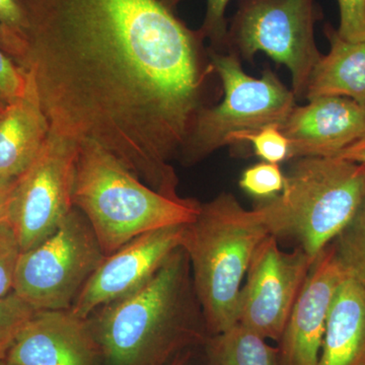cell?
I'll use <instances>...</instances> for the list:
<instances>
[{
    "label": "cell",
    "mask_w": 365,
    "mask_h": 365,
    "mask_svg": "<svg viewBox=\"0 0 365 365\" xmlns=\"http://www.w3.org/2000/svg\"><path fill=\"white\" fill-rule=\"evenodd\" d=\"M13 58L32 76L50 131L90 141L170 198L215 67L200 30L160 0H24Z\"/></svg>",
    "instance_id": "obj_1"
},
{
    "label": "cell",
    "mask_w": 365,
    "mask_h": 365,
    "mask_svg": "<svg viewBox=\"0 0 365 365\" xmlns=\"http://www.w3.org/2000/svg\"><path fill=\"white\" fill-rule=\"evenodd\" d=\"M88 319L101 365H170L209 336L182 247L145 284Z\"/></svg>",
    "instance_id": "obj_2"
},
{
    "label": "cell",
    "mask_w": 365,
    "mask_h": 365,
    "mask_svg": "<svg viewBox=\"0 0 365 365\" xmlns=\"http://www.w3.org/2000/svg\"><path fill=\"white\" fill-rule=\"evenodd\" d=\"M270 235L256 209L247 210L232 194L200 203L195 220L185 227L182 248L208 335L237 324L242 280L253 255Z\"/></svg>",
    "instance_id": "obj_3"
},
{
    "label": "cell",
    "mask_w": 365,
    "mask_h": 365,
    "mask_svg": "<svg viewBox=\"0 0 365 365\" xmlns=\"http://www.w3.org/2000/svg\"><path fill=\"white\" fill-rule=\"evenodd\" d=\"M73 207L90 222L106 256L138 235L160 228L189 225L200 202L170 198L144 184L97 144H78Z\"/></svg>",
    "instance_id": "obj_4"
},
{
    "label": "cell",
    "mask_w": 365,
    "mask_h": 365,
    "mask_svg": "<svg viewBox=\"0 0 365 365\" xmlns=\"http://www.w3.org/2000/svg\"><path fill=\"white\" fill-rule=\"evenodd\" d=\"M365 200V167L339 157L292 160L277 196L256 206L269 234L316 259Z\"/></svg>",
    "instance_id": "obj_5"
},
{
    "label": "cell",
    "mask_w": 365,
    "mask_h": 365,
    "mask_svg": "<svg viewBox=\"0 0 365 365\" xmlns=\"http://www.w3.org/2000/svg\"><path fill=\"white\" fill-rule=\"evenodd\" d=\"M208 56L222 81L223 98L220 104L207 106L197 115L180 155L182 165H195L230 145L235 134L270 125L280 126L297 106L292 91L271 69L256 78L244 71L240 57L234 53L208 48Z\"/></svg>",
    "instance_id": "obj_6"
},
{
    "label": "cell",
    "mask_w": 365,
    "mask_h": 365,
    "mask_svg": "<svg viewBox=\"0 0 365 365\" xmlns=\"http://www.w3.org/2000/svg\"><path fill=\"white\" fill-rule=\"evenodd\" d=\"M323 19L317 0H239L227 26L228 52L252 61L264 52L287 67L295 98L304 100L312 72L322 58L314 25Z\"/></svg>",
    "instance_id": "obj_7"
},
{
    "label": "cell",
    "mask_w": 365,
    "mask_h": 365,
    "mask_svg": "<svg viewBox=\"0 0 365 365\" xmlns=\"http://www.w3.org/2000/svg\"><path fill=\"white\" fill-rule=\"evenodd\" d=\"M105 257L90 222L73 207L53 234L21 253L14 292L37 311L71 309Z\"/></svg>",
    "instance_id": "obj_8"
},
{
    "label": "cell",
    "mask_w": 365,
    "mask_h": 365,
    "mask_svg": "<svg viewBox=\"0 0 365 365\" xmlns=\"http://www.w3.org/2000/svg\"><path fill=\"white\" fill-rule=\"evenodd\" d=\"M78 153V143L50 131L38 157L16 178L9 223L21 253L53 234L73 208Z\"/></svg>",
    "instance_id": "obj_9"
},
{
    "label": "cell",
    "mask_w": 365,
    "mask_h": 365,
    "mask_svg": "<svg viewBox=\"0 0 365 365\" xmlns=\"http://www.w3.org/2000/svg\"><path fill=\"white\" fill-rule=\"evenodd\" d=\"M316 259L300 248L284 252L268 235L253 255L240 292L237 323L279 343Z\"/></svg>",
    "instance_id": "obj_10"
},
{
    "label": "cell",
    "mask_w": 365,
    "mask_h": 365,
    "mask_svg": "<svg viewBox=\"0 0 365 365\" xmlns=\"http://www.w3.org/2000/svg\"><path fill=\"white\" fill-rule=\"evenodd\" d=\"M186 225L145 232L106 256L74 300L71 311L88 319L101 307L143 287L181 248Z\"/></svg>",
    "instance_id": "obj_11"
},
{
    "label": "cell",
    "mask_w": 365,
    "mask_h": 365,
    "mask_svg": "<svg viewBox=\"0 0 365 365\" xmlns=\"http://www.w3.org/2000/svg\"><path fill=\"white\" fill-rule=\"evenodd\" d=\"M346 273L329 245L314 260L279 341L280 365H318L327 319Z\"/></svg>",
    "instance_id": "obj_12"
},
{
    "label": "cell",
    "mask_w": 365,
    "mask_h": 365,
    "mask_svg": "<svg viewBox=\"0 0 365 365\" xmlns=\"http://www.w3.org/2000/svg\"><path fill=\"white\" fill-rule=\"evenodd\" d=\"M6 365H101L88 319L68 309H40L19 334Z\"/></svg>",
    "instance_id": "obj_13"
},
{
    "label": "cell",
    "mask_w": 365,
    "mask_h": 365,
    "mask_svg": "<svg viewBox=\"0 0 365 365\" xmlns=\"http://www.w3.org/2000/svg\"><path fill=\"white\" fill-rule=\"evenodd\" d=\"M279 128L289 141V160L337 157L364 135L365 107L347 98H313L295 106Z\"/></svg>",
    "instance_id": "obj_14"
},
{
    "label": "cell",
    "mask_w": 365,
    "mask_h": 365,
    "mask_svg": "<svg viewBox=\"0 0 365 365\" xmlns=\"http://www.w3.org/2000/svg\"><path fill=\"white\" fill-rule=\"evenodd\" d=\"M23 97L4 106L0 112V179H16L47 140L50 124L41 107L32 76Z\"/></svg>",
    "instance_id": "obj_15"
},
{
    "label": "cell",
    "mask_w": 365,
    "mask_h": 365,
    "mask_svg": "<svg viewBox=\"0 0 365 365\" xmlns=\"http://www.w3.org/2000/svg\"><path fill=\"white\" fill-rule=\"evenodd\" d=\"M318 365H365V287L349 276L331 304Z\"/></svg>",
    "instance_id": "obj_16"
},
{
    "label": "cell",
    "mask_w": 365,
    "mask_h": 365,
    "mask_svg": "<svg viewBox=\"0 0 365 365\" xmlns=\"http://www.w3.org/2000/svg\"><path fill=\"white\" fill-rule=\"evenodd\" d=\"M324 33L330 42V51L322 56L312 72L304 100L342 97L365 107V40L343 39L330 24Z\"/></svg>",
    "instance_id": "obj_17"
},
{
    "label": "cell",
    "mask_w": 365,
    "mask_h": 365,
    "mask_svg": "<svg viewBox=\"0 0 365 365\" xmlns=\"http://www.w3.org/2000/svg\"><path fill=\"white\" fill-rule=\"evenodd\" d=\"M201 350L204 365H280L278 348L237 323L209 335Z\"/></svg>",
    "instance_id": "obj_18"
},
{
    "label": "cell",
    "mask_w": 365,
    "mask_h": 365,
    "mask_svg": "<svg viewBox=\"0 0 365 365\" xmlns=\"http://www.w3.org/2000/svg\"><path fill=\"white\" fill-rule=\"evenodd\" d=\"M332 245L346 275L365 287V200Z\"/></svg>",
    "instance_id": "obj_19"
},
{
    "label": "cell",
    "mask_w": 365,
    "mask_h": 365,
    "mask_svg": "<svg viewBox=\"0 0 365 365\" xmlns=\"http://www.w3.org/2000/svg\"><path fill=\"white\" fill-rule=\"evenodd\" d=\"M251 143L255 155L264 162L278 163L290 160V144L278 125H270L259 130L244 132L230 137V145Z\"/></svg>",
    "instance_id": "obj_20"
},
{
    "label": "cell",
    "mask_w": 365,
    "mask_h": 365,
    "mask_svg": "<svg viewBox=\"0 0 365 365\" xmlns=\"http://www.w3.org/2000/svg\"><path fill=\"white\" fill-rule=\"evenodd\" d=\"M29 29L24 0H0V48L13 58L25 41Z\"/></svg>",
    "instance_id": "obj_21"
},
{
    "label": "cell",
    "mask_w": 365,
    "mask_h": 365,
    "mask_svg": "<svg viewBox=\"0 0 365 365\" xmlns=\"http://www.w3.org/2000/svg\"><path fill=\"white\" fill-rule=\"evenodd\" d=\"M37 309L14 292L0 299V361Z\"/></svg>",
    "instance_id": "obj_22"
},
{
    "label": "cell",
    "mask_w": 365,
    "mask_h": 365,
    "mask_svg": "<svg viewBox=\"0 0 365 365\" xmlns=\"http://www.w3.org/2000/svg\"><path fill=\"white\" fill-rule=\"evenodd\" d=\"M284 182L285 175L279 165L263 162L245 170L240 187L250 195L266 200L281 193Z\"/></svg>",
    "instance_id": "obj_23"
},
{
    "label": "cell",
    "mask_w": 365,
    "mask_h": 365,
    "mask_svg": "<svg viewBox=\"0 0 365 365\" xmlns=\"http://www.w3.org/2000/svg\"><path fill=\"white\" fill-rule=\"evenodd\" d=\"M163 4L175 11L182 0H160ZM230 0H207V11L203 25L199 30L205 40L210 41L211 49L223 51L227 47V21L225 11Z\"/></svg>",
    "instance_id": "obj_24"
},
{
    "label": "cell",
    "mask_w": 365,
    "mask_h": 365,
    "mask_svg": "<svg viewBox=\"0 0 365 365\" xmlns=\"http://www.w3.org/2000/svg\"><path fill=\"white\" fill-rule=\"evenodd\" d=\"M20 245L9 222L0 225V299L14 292V275L21 255Z\"/></svg>",
    "instance_id": "obj_25"
},
{
    "label": "cell",
    "mask_w": 365,
    "mask_h": 365,
    "mask_svg": "<svg viewBox=\"0 0 365 365\" xmlns=\"http://www.w3.org/2000/svg\"><path fill=\"white\" fill-rule=\"evenodd\" d=\"M28 74L0 48V104L6 106L23 97Z\"/></svg>",
    "instance_id": "obj_26"
},
{
    "label": "cell",
    "mask_w": 365,
    "mask_h": 365,
    "mask_svg": "<svg viewBox=\"0 0 365 365\" xmlns=\"http://www.w3.org/2000/svg\"><path fill=\"white\" fill-rule=\"evenodd\" d=\"M340 24L337 32L350 42L365 40V0H337Z\"/></svg>",
    "instance_id": "obj_27"
},
{
    "label": "cell",
    "mask_w": 365,
    "mask_h": 365,
    "mask_svg": "<svg viewBox=\"0 0 365 365\" xmlns=\"http://www.w3.org/2000/svg\"><path fill=\"white\" fill-rule=\"evenodd\" d=\"M16 179H0V225L9 222V201Z\"/></svg>",
    "instance_id": "obj_28"
},
{
    "label": "cell",
    "mask_w": 365,
    "mask_h": 365,
    "mask_svg": "<svg viewBox=\"0 0 365 365\" xmlns=\"http://www.w3.org/2000/svg\"><path fill=\"white\" fill-rule=\"evenodd\" d=\"M337 157L360 163V165L365 167V135L360 137L359 140L355 141L351 145L341 151Z\"/></svg>",
    "instance_id": "obj_29"
},
{
    "label": "cell",
    "mask_w": 365,
    "mask_h": 365,
    "mask_svg": "<svg viewBox=\"0 0 365 365\" xmlns=\"http://www.w3.org/2000/svg\"><path fill=\"white\" fill-rule=\"evenodd\" d=\"M201 348L202 347L182 352L170 365H200L199 357L201 356Z\"/></svg>",
    "instance_id": "obj_30"
},
{
    "label": "cell",
    "mask_w": 365,
    "mask_h": 365,
    "mask_svg": "<svg viewBox=\"0 0 365 365\" xmlns=\"http://www.w3.org/2000/svg\"><path fill=\"white\" fill-rule=\"evenodd\" d=\"M0 365H6V364H4V362L0 361Z\"/></svg>",
    "instance_id": "obj_31"
},
{
    "label": "cell",
    "mask_w": 365,
    "mask_h": 365,
    "mask_svg": "<svg viewBox=\"0 0 365 365\" xmlns=\"http://www.w3.org/2000/svg\"><path fill=\"white\" fill-rule=\"evenodd\" d=\"M4 109V106H2L1 108H0V112H1V110Z\"/></svg>",
    "instance_id": "obj_32"
},
{
    "label": "cell",
    "mask_w": 365,
    "mask_h": 365,
    "mask_svg": "<svg viewBox=\"0 0 365 365\" xmlns=\"http://www.w3.org/2000/svg\"><path fill=\"white\" fill-rule=\"evenodd\" d=\"M2 106H4V105L0 104V108H1V107H2Z\"/></svg>",
    "instance_id": "obj_33"
},
{
    "label": "cell",
    "mask_w": 365,
    "mask_h": 365,
    "mask_svg": "<svg viewBox=\"0 0 365 365\" xmlns=\"http://www.w3.org/2000/svg\"><path fill=\"white\" fill-rule=\"evenodd\" d=\"M364 135H365V131H364ZM364 135H362V136H364Z\"/></svg>",
    "instance_id": "obj_34"
}]
</instances>
